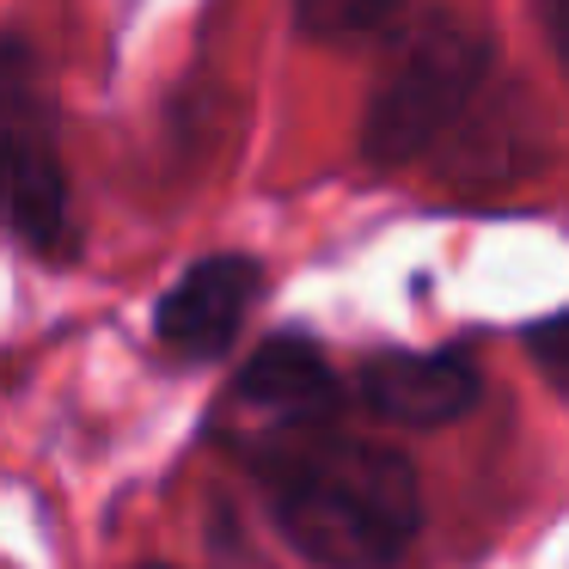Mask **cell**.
<instances>
[{"mask_svg": "<svg viewBox=\"0 0 569 569\" xmlns=\"http://www.w3.org/2000/svg\"><path fill=\"white\" fill-rule=\"evenodd\" d=\"M422 515L405 453L368 441H307L276 471V527L325 569H380Z\"/></svg>", "mask_w": 569, "mask_h": 569, "instance_id": "obj_1", "label": "cell"}, {"mask_svg": "<svg viewBox=\"0 0 569 569\" xmlns=\"http://www.w3.org/2000/svg\"><path fill=\"white\" fill-rule=\"evenodd\" d=\"M483 68H490V43L459 19H429L417 38L405 43V56L392 62V74L380 80L361 123V148L373 166H405L466 111V99L478 92Z\"/></svg>", "mask_w": 569, "mask_h": 569, "instance_id": "obj_2", "label": "cell"}, {"mask_svg": "<svg viewBox=\"0 0 569 569\" xmlns=\"http://www.w3.org/2000/svg\"><path fill=\"white\" fill-rule=\"evenodd\" d=\"M251 300H258V263L251 258H202L172 295L160 300V343L184 361H209L233 343V331L246 325Z\"/></svg>", "mask_w": 569, "mask_h": 569, "instance_id": "obj_3", "label": "cell"}, {"mask_svg": "<svg viewBox=\"0 0 569 569\" xmlns=\"http://www.w3.org/2000/svg\"><path fill=\"white\" fill-rule=\"evenodd\" d=\"M361 405L386 422L435 429L478 405V368L466 356H373L361 368Z\"/></svg>", "mask_w": 569, "mask_h": 569, "instance_id": "obj_4", "label": "cell"}, {"mask_svg": "<svg viewBox=\"0 0 569 569\" xmlns=\"http://www.w3.org/2000/svg\"><path fill=\"white\" fill-rule=\"evenodd\" d=\"M0 221L31 246H56L68 233V190L38 123L0 129Z\"/></svg>", "mask_w": 569, "mask_h": 569, "instance_id": "obj_5", "label": "cell"}, {"mask_svg": "<svg viewBox=\"0 0 569 569\" xmlns=\"http://www.w3.org/2000/svg\"><path fill=\"white\" fill-rule=\"evenodd\" d=\"M239 405L258 410V417L270 422H319L331 417L337 405V380L331 368H325V356L312 343H300V337H276V343H263L258 356L239 368Z\"/></svg>", "mask_w": 569, "mask_h": 569, "instance_id": "obj_6", "label": "cell"}, {"mask_svg": "<svg viewBox=\"0 0 569 569\" xmlns=\"http://www.w3.org/2000/svg\"><path fill=\"white\" fill-rule=\"evenodd\" d=\"M295 7H300V26H307L312 38L343 43V38H368V31H380L405 0H295Z\"/></svg>", "mask_w": 569, "mask_h": 569, "instance_id": "obj_7", "label": "cell"}, {"mask_svg": "<svg viewBox=\"0 0 569 569\" xmlns=\"http://www.w3.org/2000/svg\"><path fill=\"white\" fill-rule=\"evenodd\" d=\"M532 356H539V368L551 373V380H563L569 386V312L563 319H545V325H532Z\"/></svg>", "mask_w": 569, "mask_h": 569, "instance_id": "obj_8", "label": "cell"}, {"mask_svg": "<svg viewBox=\"0 0 569 569\" xmlns=\"http://www.w3.org/2000/svg\"><path fill=\"white\" fill-rule=\"evenodd\" d=\"M545 31H551V50L569 68V0H545Z\"/></svg>", "mask_w": 569, "mask_h": 569, "instance_id": "obj_9", "label": "cell"}, {"mask_svg": "<svg viewBox=\"0 0 569 569\" xmlns=\"http://www.w3.org/2000/svg\"><path fill=\"white\" fill-rule=\"evenodd\" d=\"M153 569H160V563H153Z\"/></svg>", "mask_w": 569, "mask_h": 569, "instance_id": "obj_10", "label": "cell"}]
</instances>
